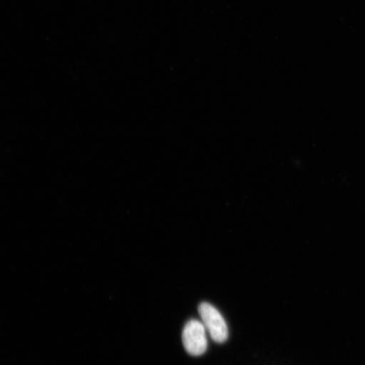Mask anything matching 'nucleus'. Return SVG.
Wrapping results in <instances>:
<instances>
[{
  "mask_svg": "<svg viewBox=\"0 0 365 365\" xmlns=\"http://www.w3.org/2000/svg\"><path fill=\"white\" fill-rule=\"evenodd\" d=\"M199 314L205 330L217 344L225 342L230 332L225 318L212 304L203 302L199 305Z\"/></svg>",
  "mask_w": 365,
  "mask_h": 365,
  "instance_id": "obj_1",
  "label": "nucleus"
},
{
  "mask_svg": "<svg viewBox=\"0 0 365 365\" xmlns=\"http://www.w3.org/2000/svg\"><path fill=\"white\" fill-rule=\"evenodd\" d=\"M182 341L186 352L194 357L207 352L208 341L203 323L197 319L187 322L182 332Z\"/></svg>",
  "mask_w": 365,
  "mask_h": 365,
  "instance_id": "obj_2",
  "label": "nucleus"
}]
</instances>
